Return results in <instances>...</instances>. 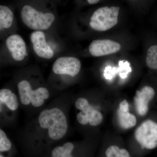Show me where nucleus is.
I'll return each instance as SVG.
<instances>
[{
  "label": "nucleus",
  "instance_id": "9d476101",
  "mask_svg": "<svg viewBox=\"0 0 157 157\" xmlns=\"http://www.w3.org/2000/svg\"><path fill=\"white\" fill-rule=\"evenodd\" d=\"M121 45L118 42L109 39L94 40L90 44L89 52L92 56L100 57L118 52Z\"/></svg>",
  "mask_w": 157,
  "mask_h": 157
},
{
  "label": "nucleus",
  "instance_id": "6e6552de",
  "mask_svg": "<svg viewBox=\"0 0 157 157\" xmlns=\"http://www.w3.org/2000/svg\"><path fill=\"white\" fill-rule=\"evenodd\" d=\"M7 48L11 55V58L15 61H24L28 56L26 45L21 36L13 34L6 39Z\"/></svg>",
  "mask_w": 157,
  "mask_h": 157
},
{
  "label": "nucleus",
  "instance_id": "9b49d317",
  "mask_svg": "<svg viewBox=\"0 0 157 157\" xmlns=\"http://www.w3.org/2000/svg\"><path fill=\"white\" fill-rule=\"evenodd\" d=\"M155 92L152 88L145 86L141 90L136 92L135 104L137 113L141 116L146 115L148 110V104L154 97Z\"/></svg>",
  "mask_w": 157,
  "mask_h": 157
},
{
  "label": "nucleus",
  "instance_id": "4468645a",
  "mask_svg": "<svg viewBox=\"0 0 157 157\" xmlns=\"http://www.w3.org/2000/svg\"><path fill=\"white\" fill-rule=\"evenodd\" d=\"M146 63L149 68L157 70V45H152L148 48L147 53Z\"/></svg>",
  "mask_w": 157,
  "mask_h": 157
},
{
  "label": "nucleus",
  "instance_id": "412c9836",
  "mask_svg": "<svg viewBox=\"0 0 157 157\" xmlns=\"http://www.w3.org/2000/svg\"><path fill=\"white\" fill-rule=\"evenodd\" d=\"M4 157V156L2 154L0 153V157Z\"/></svg>",
  "mask_w": 157,
  "mask_h": 157
},
{
  "label": "nucleus",
  "instance_id": "f3484780",
  "mask_svg": "<svg viewBox=\"0 0 157 157\" xmlns=\"http://www.w3.org/2000/svg\"><path fill=\"white\" fill-rule=\"evenodd\" d=\"M119 109L123 112H128L129 111V105L126 100L121 102L119 105Z\"/></svg>",
  "mask_w": 157,
  "mask_h": 157
},
{
  "label": "nucleus",
  "instance_id": "f03ea898",
  "mask_svg": "<svg viewBox=\"0 0 157 157\" xmlns=\"http://www.w3.org/2000/svg\"><path fill=\"white\" fill-rule=\"evenodd\" d=\"M26 74L17 82V95L20 107L33 117L59 93L51 87L38 72Z\"/></svg>",
  "mask_w": 157,
  "mask_h": 157
},
{
  "label": "nucleus",
  "instance_id": "1a4fd4ad",
  "mask_svg": "<svg viewBox=\"0 0 157 157\" xmlns=\"http://www.w3.org/2000/svg\"><path fill=\"white\" fill-rule=\"evenodd\" d=\"M30 39L37 56L46 60L53 58L54 52L46 42L45 34L42 31H34L31 34Z\"/></svg>",
  "mask_w": 157,
  "mask_h": 157
},
{
  "label": "nucleus",
  "instance_id": "ddd939ff",
  "mask_svg": "<svg viewBox=\"0 0 157 157\" xmlns=\"http://www.w3.org/2000/svg\"><path fill=\"white\" fill-rule=\"evenodd\" d=\"M119 124L123 128L128 129L135 127L137 123L135 116L128 112H123L119 109L118 110Z\"/></svg>",
  "mask_w": 157,
  "mask_h": 157
},
{
  "label": "nucleus",
  "instance_id": "f257e3e1",
  "mask_svg": "<svg viewBox=\"0 0 157 157\" xmlns=\"http://www.w3.org/2000/svg\"><path fill=\"white\" fill-rule=\"evenodd\" d=\"M67 101L66 96L59 94L25 124L20 137L25 155L45 157L63 142L69 128Z\"/></svg>",
  "mask_w": 157,
  "mask_h": 157
},
{
  "label": "nucleus",
  "instance_id": "423d86ee",
  "mask_svg": "<svg viewBox=\"0 0 157 157\" xmlns=\"http://www.w3.org/2000/svg\"><path fill=\"white\" fill-rule=\"evenodd\" d=\"M75 106L79 111L76 114V118L80 125L86 126L89 124L91 126L95 127L102 122V113L95 109L86 98H77L75 101Z\"/></svg>",
  "mask_w": 157,
  "mask_h": 157
},
{
  "label": "nucleus",
  "instance_id": "2eb2a0df",
  "mask_svg": "<svg viewBox=\"0 0 157 157\" xmlns=\"http://www.w3.org/2000/svg\"><path fill=\"white\" fill-rule=\"evenodd\" d=\"M107 157H129L131 156L128 152L125 149H120L117 146L109 147L106 151Z\"/></svg>",
  "mask_w": 157,
  "mask_h": 157
},
{
  "label": "nucleus",
  "instance_id": "7ed1b4c3",
  "mask_svg": "<svg viewBox=\"0 0 157 157\" xmlns=\"http://www.w3.org/2000/svg\"><path fill=\"white\" fill-rule=\"evenodd\" d=\"M81 68V62L74 57H59L54 62L52 68L51 76L48 82L53 90L59 93L63 91L64 77L74 78L78 75Z\"/></svg>",
  "mask_w": 157,
  "mask_h": 157
},
{
  "label": "nucleus",
  "instance_id": "6ab92c4d",
  "mask_svg": "<svg viewBox=\"0 0 157 157\" xmlns=\"http://www.w3.org/2000/svg\"><path fill=\"white\" fill-rule=\"evenodd\" d=\"M128 72L126 73H120V76H121V78H125L127 77V75L128 74Z\"/></svg>",
  "mask_w": 157,
  "mask_h": 157
},
{
  "label": "nucleus",
  "instance_id": "20e7f679",
  "mask_svg": "<svg viewBox=\"0 0 157 157\" xmlns=\"http://www.w3.org/2000/svg\"><path fill=\"white\" fill-rule=\"evenodd\" d=\"M21 16L24 24L35 31L48 29L55 20V16L52 13L41 12L29 5L23 7Z\"/></svg>",
  "mask_w": 157,
  "mask_h": 157
},
{
  "label": "nucleus",
  "instance_id": "dca6fc26",
  "mask_svg": "<svg viewBox=\"0 0 157 157\" xmlns=\"http://www.w3.org/2000/svg\"><path fill=\"white\" fill-rule=\"evenodd\" d=\"M12 148L11 140L7 137L5 132L0 128V153L9 152Z\"/></svg>",
  "mask_w": 157,
  "mask_h": 157
},
{
  "label": "nucleus",
  "instance_id": "f8f14e48",
  "mask_svg": "<svg viewBox=\"0 0 157 157\" xmlns=\"http://www.w3.org/2000/svg\"><path fill=\"white\" fill-rule=\"evenodd\" d=\"M14 14L9 7L0 5V33L10 28L13 24Z\"/></svg>",
  "mask_w": 157,
  "mask_h": 157
},
{
  "label": "nucleus",
  "instance_id": "0eeeda50",
  "mask_svg": "<svg viewBox=\"0 0 157 157\" xmlns=\"http://www.w3.org/2000/svg\"><path fill=\"white\" fill-rule=\"evenodd\" d=\"M135 137L142 148L153 149L157 147V123L147 120L137 128Z\"/></svg>",
  "mask_w": 157,
  "mask_h": 157
},
{
  "label": "nucleus",
  "instance_id": "39448f33",
  "mask_svg": "<svg viewBox=\"0 0 157 157\" xmlns=\"http://www.w3.org/2000/svg\"><path fill=\"white\" fill-rule=\"evenodd\" d=\"M120 7H104L99 8L93 13L90 25L94 30L103 32L110 29L118 23Z\"/></svg>",
  "mask_w": 157,
  "mask_h": 157
},
{
  "label": "nucleus",
  "instance_id": "aec40b11",
  "mask_svg": "<svg viewBox=\"0 0 157 157\" xmlns=\"http://www.w3.org/2000/svg\"><path fill=\"white\" fill-rule=\"evenodd\" d=\"M104 75L105 78L107 79H111L113 77L112 75L110 74H109V73H105L104 74Z\"/></svg>",
  "mask_w": 157,
  "mask_h": 157
},
{
  "label": "nucleus",
  "instance_id": "a211bd4d",
  "mask_svg": "<svg viewBox=\"0 0 157 157\" xmlns=\"http://www.w3.org/2000/svg\"><path fill=\"white\" fill-rule=\"evenodd\" d=\"M100 0H87L88 3L91 5H94V4H97Z\"/></svg>",
  "mask_w": 157,
  "mask_h": 157
}]
</instances>
